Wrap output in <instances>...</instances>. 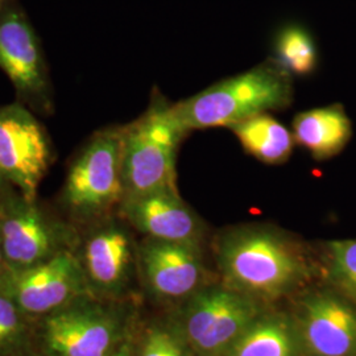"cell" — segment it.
<instances>
[{
    "mask_svg": "<svg viewBox=\"0 0 356 356\" xmlns=\"http://www.w3.org/2000/svg\"><path fill=\"white\" fill-rule=\"evenodd\" d=\"M260 316L254 298L231 288H209L191 298L179 331L198 356H225Z\"/></svg>",
    "mask_w": 356,
    "mask_h": 356,
    "instance_id": "5",
    "label": "cell"
},
{
    "mask_svg": "<svg viewBox=\"0 0 356 356\" xmlns=\"http://www.w3.org/2000/svg\"><path fill=\"white\" fill-rule=\"evenodd\" d=\"M275 51L277 64L289 74L307 76L317 66V49L305 28L297 24L284 26L277 33Z\"/></svg>",
    "mask_w": 356,
    "mask_h": 356,
    "instance_id": "18",
    "label": "cell"
},
{
    "mask_svg": "<svg viewBox=\"0 0 356 356\" xmlns=\"http://www.w3.org/2000/svg\"><path fill=\"white\" fill-rule=\"evenodd\" d=\"M110 356H135V347L129 341H122Z\"/></svg>",
    "mask_w": 356,
    "mask_h": 356,
    "instance_id": "22",
    "label": "cell"
},
{
    "mask_svg": "<svg viewBox=\"0 0 356 356\" xmlns=\"http://www.w3.org/2000/svg\"><path fill=\"white\" fill-rule=\"evenodd\" d=\"M41 341L48 356H110L122 342L120 325L82 296L42 317Z\"/></svg>",
    "mask_w": 356,
    "mask_h": 356,
    "instance_id": "7",
    "label": "cell"
},
{
    "mask_svg": "<svg viewBox=\"0 0 356 356\" xmlns=\"http://www.w3.org/2000/svg\"><path fill=\"white\" fill-rule=\"evenodd\" d=\"M7 185H10L4 177L0 175V198H1V195H3V193L6 191V188H7Z\"/></svg>",
    "mask_w": 356,
    "mask_h": 356,
    "instance_id": "23",
    "label": "cell"
},
{
    "mask_svg": "<svg viewBox=\"0 0 356 356\" xmlns=\"http://www.w3.org/2000/svg\"><path fill=\"white\" fill-rule=\"evenodd\" d=\"M26 314L0 292V356H20L26 347Z\"/></svg>",
    "mask_w": 356,
    "mask_h": 356,
    "instance_id": "19",
    "label": "cell"
},
{
    "mask_svg": "<svg viewBox=\"0 0 356 356\" xmlns=\"http://www.w3.org/2000/svg\"><path fill=\"white\" fill-rule=\"evenodd\" d=\"M124 197L154 191H178L176 157L188 131L175 104L156 101L135 123L122 129Z\"/></svg>",
    "mask_w": 356,
    "mask_h": 356,
    "instance_id": "3",
    "label": "cell"
},
{
    "mask_svg": "<svg viewBox=\"0 0 356 356\" xmlns=\"http://www.w3.org/2000/svg\"><path fill=\"white\" fill-rule=\"evenodd\" d=\"M135 356H193V350L179 331L152 327L135 348Z\"/></svg>",
    "mask_w": 356,
    "mask_h": 356,
    "instance_id": "21",
    "label": "cell"
},
{
    "mask_svg": "<svg viewBox=\"0 0 356 356\" xmlns=\"http://www.w3.org/2000/svg\"><path fill=\"white\" fill-rule=\"evenodd\" d=\"M296 325L284 316H259L225 356H300Z\"/></svg>",
    "mask_w": 356,
    "mask_h": 356,
    "instance_id": "16",
    "label": "cell"
},
{
    "mask_svg": "<svg viewBox=\"0 0 356 356\" xmlns=\"http://www.w3.org/2000/svg\"><path fill=\"white\" fill-rule=\"evenodd\" d=\"M0 67L22 95L41 97L47 91L38 36L17 8L0 13Z\"/></svg>",
    "mask_w": 356,
    "mask_h": 356,
    "instance_id": "12",
    "label": "cell"
},
{
    "mask_svg": "<svg viewBox=\"0 0 356 356\" xmlns=\"http://www.w3.org/2000/svg\"><path fill=\"white\" fill-rule=\"evenodd\" d=\"M132 261L127 232L116 225L97 229L85 244L82 267L88 282L110 292L123 285Z\"/></svg>",
    "mask_w": 356,
    "mask_h": 356,
    "instance_id": "14",
    "label": "cell"
},
{
    "mask_svg": "<svg viewBox=\"0 0 356 356\" xmlns=\"http://www.w3.org/2000/svg\"><path fill=\"white\" fill-rule=\"evenodd\" d=\"M141 267L153 292L181 298L194 292L202 277L198 247L147 239L140 248Z\"/></svg>",
    "mask_w": 356,
    "mask_h": 356,
    "instance_id": "13",
    "label": "cell"
},
{
    "mask_svg": "<svg viewBox=\"0 0 356 356\" xmlns=\"http://www.w3.org/2000/svg\"><path fill=\"white\" fill-rule=\"evenodd\" d=\"M122 213L149 239L198 247L201 223L178 191H154L124 197Z\"/></svg>",
    "mask_w": 356,
    "mask_h": 356,
    "instance_id": "11",
    "label": "cell"
},
{
    "mask_svg": "<svg viewBox=\"0 0 356 356\" xmlns=\"http://www.w3.org/2000/svg\"><path fill=\"white\" fill-rule=\"evenodd\" d=\"M291 99V74L276 61L223 79L175 104V110L182 126L191 132L202 128H231L254 115L284 108Z\"/></svg>",
    "mask_w": 356,
    "mask_h": 356,
    "instance_id": "2",
    "label": "cell"
},
{
    "mask_svg": "<svg viewBox=\"0 0 356 356\" xmlns=\"http://www.w3.org/2000/svg\"><path fill=\"white\" fill-rule=\"evenodd\" d=\"M51 159L49 140L38 119L20 104L0 106V175L26 201H36Z\"/></svg>",
    "mask_w": 356,
    "mask_h": 356,
    "instance_id": "9",
    "label": "cell"
},
{
    "mask_svg": "<svg viewBox=\"0 0 356 356\" xmlns=\"http://www.w3.org/2000/svg\"><path fill=\"white\" fill-rule=\"evenodd\" d=\"M4 267H6V264H4V256H3V250H1V242H0V273L3 272Z\"/></svg>",
    "mask_w": 356,
    "mask_h": 356,
    "instance_id": "24",
    "label": "cell"
},
{
    "mask_svg": "<svg viewBox=\"0 0 356 356\" xmlns=\"http://www.w3.org/2000/svg\"><path fill=\"white\" fill-rule=\"evenodd\" d=\"M72 236L63 225L47 216L36 201L22 195L0 202V242L4 264L23 269L70 251Z\"/></svg>",
    "mask_w": 356,
    "mask_h": 356,
    "instance_id": "8",
    "label": "cell"
},
{
    "mask_svg": "<svg viewBox=\"0 0 356 356\" xmlns=\"http://www.w3.org/2000/svg\"><path fill=\"white\" fill-rule=\"evenodd\" d=\"M218 261L229 288L254 300L279 298L306 273L305 259L292 239L257 226L223 235L218 244Z\"/></svg>",
    "mask_w": 356,
    "mask_h": 356,
    "instance_id": "1",
    "label": "cell"
},
{
    "mask_svg": "<svg viewBox=\"0 0 356 356\" xmlns=\"http://www.w3.org/2000/svg\"><path fill=\"white\" fill-rule=\"evenodd\" d=\"M3 1H6V0H0V3H3Z\"/></svg>",
    "mask_w": 356,
    "mask_h": 356,
    "instance_id": "25",
    "label": "cell"
},
{
    "mask_svg": "<svg viewBox=\"0 0 356 356\" xmlns=\"http://www.w3.org/2000/svg\"><path fill=\"white\" fill-rule=\"evenodd\" d=\"M296 327L309 356H356L355 309L334 294L305 298Z\"/></svg>",
    "mask_w": 356,
    "mask_h": 356,
    "instance_id": "10",
    "label": "cell"
},
{
    "mask_svg": "<svg viewBox=\"0 0 356 356\" xmlns=\"http://www.w3.org/2000/svg\"><path fill=\"white\" fill-rule=\"evenodd\" d=\"M294 141L317 160L338 154L353 135L351 120L342 106H327L296 115L293 120Z\"/></svg>",
    "mask_w": 356,
    "mask_h": 356,
    "instance_id": "15",
    "label": "cell"
},
{
    "mask_svg": "<svg viewBox=\"0 0 356 356\" xmlns=\"http://www.w3.org/2000/svg\"><path fill=\"white\" fill-rule=\"evenodd\" d=\"M231 129L245 152L264 164L279 165L292 154L296 143L292 132L270 115H254Z\"/></svg>",
    "mask_w": 356,
    "mask_h": 356,
    "instance_id": "17",
    "label": "cell"
},
{
    "mask_svg": "<svg viewBox=\"0 0 356 356\" xmlns=\"http://www.w3.org/2000/svg\"><path fill=\"white\" fill-rule=\"evenodd\" d=\"M122 136V129L97 134L70 166L63 198L74 216H97L123 201Z\"/></svg>",
    "mask_w": 356,
    "mask_h": 356,
    "instance_id": "4",
    "label": "cell"
},
{
    "mask_svg": "<svg viewBox=\"0 0 356 356\" xmlns=\"http://www.w3.org/2000/svg\"><path fill=\"white\" fill-rule=\"evenodd\" d=\"M331 277L356 302V239L327 244Z\"/></svg>",
    "mask_w": 356,
    "mask_h": 356,
    "instance_id": "20",
    "label": "cell"
},
{
    "mask_svg": "<svg viewBox=\"0 0 356 356\" xmlns=\"http://www.w3.org/2000/svg\"><path fill=\"white\" fill-rule=\"evenodd\" d=\"M88 284L82 263L72 251L32 267L4 268L0 273V292L33 317H44L85 296Z\"/></svg>",
    "mask_w": 356,
    "mask_h": 356,
    "instance_id": "6",
    "label": "cell"
}]
</instances>
